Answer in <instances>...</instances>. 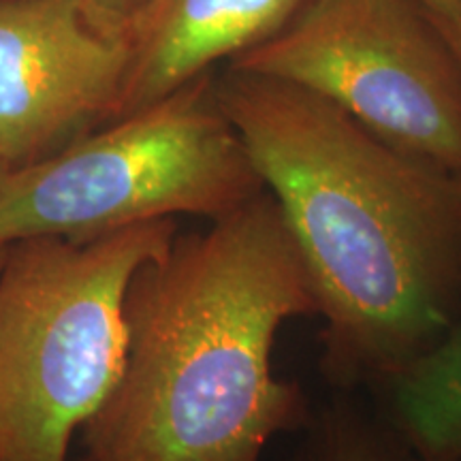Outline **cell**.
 I'll return each mask as SVG.
<instances>
[{
    "mask_svg": "<svg viewBox=\"0 0 461 461\" xmlns=\"http://www.w3.org/2000/svg\"><path fill=\"white\" fill-rule=\"evenodd\" d=\"M214 90L302 255L327 370L395 378L455 322L461 180L299 86L227 67Z\"/></svg>",
    "mask_w": 461,
    "mask_h": 461,
    "instance_id": "1",
    "label": "cell"
},
{
    "mask_svg": "<svg viewBox=\"0 0 461 461\" xmlns=\"http://www.w3.org/2000/svg\"><path fill=\"white\" fill-rule=\"evenodd\" d=\"M316 312L272 194L176 235L131 280L122 374L84 429L90 461H261L302 417L274 374L276 338Z\"/></svg>",
    "mask_w": 461,
    "mask_h": 461,
    "instance_id": "2",
    "label": "cell"
},
{
    "mask_svg": "<svg viewBox=\"0 0 461 461\" xmlns=\"http://www.w3.org/2000/svg\"><path fill=\"white\" fill-rule=\"evenodd\" d=\"M176 218L92 240L31 238L0 267V461H68L118 384L132 276L163 257Z\"/></svg>",
    "mask_w": 461,
    "mask_h": 461,
    "instance_id": "3",
    "label": "cell"
},
{
    "mask_svg": "<svg viewBox=\"0 0 461 461\" xmlns=\"http://www.w3.org/2000/svg\"><path fill=\"white\" fill-rule=\"evenodd\" d=\"M265 186L203 75L0 182V246L92 240L180 214L210 221Z\"/></svg>",
    "mask_w": 461,
    "mask_h": 461,
    "instance_id": "4",
    "label": "cell"
},
{
    "mask_svg": "<svg viewBox=\"0 0 461 461\" xmlns=\"http://www.w3.org/2000/svg\"><path fill=\"white\" fill-rule=\"evenodd\" d=\"M229 67L310 90L461 180V68L414 0H308Z\"/></svg>",
    "mask_w": 461,
    "mask_h": 461,
    "instance_id": "5",
    "label": "cell"
},
{
    "mask_svg": "<svg viewBox=\"0 0 461 461\" xmlns=\"http://www.w3.org/2000/svg\"><path fill=\"white\" fill-rule=\"evenodd\" d=\"M131 67L126 34L82 0H0V152L11 169L112 122Z\"/></svg>",
    "mask_w": 461,
    "mask_h": 461,
    "instance_id": "6",
    "label": "cell"
},
{
    "mask_svg": "<svg viewBox=\"0 0 461 461\" xmlns=\"http://www.w3.org/2000/svg\"><path fill=\"white\" fill-rule=\"evenodd\" d=\"M308 0H148L126 28L131 67L113 120L278 34Z\"/></svg>",
    "mask_w": 461,
    "mask_h": 461,
    "instance_id": "7",
    "label": "cell"
},
{
    "mask_svg": "<svg viewBox=\"0 0 461 461\" xmlns=\"http://www.w3.org/2000/svg\"><path fill=\"white\" fill-rule=\"evenodd\" d=\"M395 380L408 442L429 457L461 459V321Z\"/></svg>",
    "mask_w": 461,
    "mask_h": 461,
    "instance_id": "8",
    "label": "cell"
},
{
    "mask_svg": "<svg viewBox=\"0 0 461 461\" xmlns=\"http://www.w3.org/2000/svg\"><path fill=\"white\" fill-rule=\"evenodd\" d=\"M299 461H461L436 459L417 451L411 442L408 448L393 447L380 440L370 431L350 428V425H333L322 431L319 440L303 453Z\"/></svg>",
    "mask_w": 461,
    "mask_h": 461,
    "instance_id": "9",
    "label": "cell"
},
{
    "mask_svg": "<svg viewBox=\"0 0 461 461\" xmlns=\"http://www.w3.org/2000/svg\"><path fill=\"white\" fill-rule=\"evenodd\" d=\"M82 3L96 28L112 34H126V28L146 7L148 0H82Z\"/></svg>",
    "mask_w": 461,
    "mask_h": 461,
    "instance_id": "10",
    "label": "cell"
},
{
    "mask_svg": "<svg viewBox=\"0 0 461 461\" xmlns=\"http://www.w3.org/2000/svg\"><path fill=\"white\" fill-rule=\"evenodd\" d=\"M428 11L429 20L436 26H459L461 24V0H414Z\"/></svg>",
    "mask_w": 461,
    "mask_h": 461,
    "instance_id": "11",
    "label": "cell"
},
{
    "mask_svg": "<svg viewBox=\"0 0 461 461\" xmlns=\"http://www.w3.org/2000/svg\"><path fill=\"white\" fill-rule=\"evenodd\" d=\"M436 28H438V32L442 34V39L447 41L448 50H451L453 58L457 60V65L461 68V24L459 26H436Z\"/></svg>",
    "mask_w": 461,
    "mask_h": 461,
    "instance_id": "12",
    "label": "cell"
},
{
    "mask_svg": "<svg viewBox=\"0 0 461 461\" xmlns=\"http://www.w3.org/2000/svg\"><path fill=\"white\" fill-rule=\"evenodd\" d=\"M9 171H11V165L7 163V158L3 157V152H0V182H3V177L7 176Z\"/></svg>",
    "mask_w": 461,
    "mask_h": 461,
    "instance_id": "13",
    "label": "cell"
},
{
    "mask_svg": "<svg viewBox=\"0 0 461 461\" xmlns=\"http://www.w3.org/2000/svg\"><path fill=\"white\" fill-rule=\"evenodd\" d=\"M5 257H7V246H0V267H3Z\"/></svg>",
    "mask_w": 461,
    "mask_h": 461,
    "instance_id": "14",
    "label": "cell"
}]
</instances>
